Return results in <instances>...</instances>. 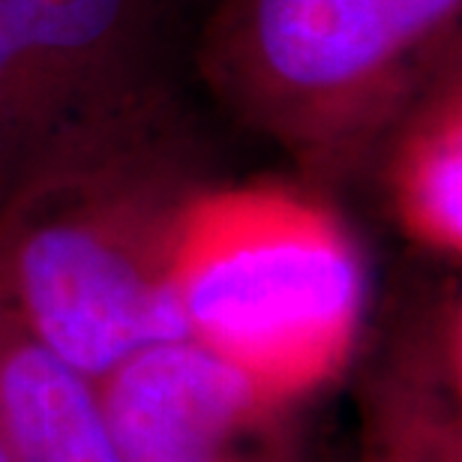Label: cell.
Masks as SVG:
<instances>
[{"instance_id":"6da1fadb","label":"cell","mask_w":462,"mask_h":462,"mask_svg":"<svg viewBox=\"0 0 462 462\" xmlns=\"http://www.w3.org/2000/svg\"><path fill=\"white\" fill-rule=\"evenodd\" d=\"M210 180L187 117L151 79L90 108L0 196V298L94 378L180 337L171 258Z\"/></svg>"},{"instance_id":"7a4b0ae2","label":"cell","mask_w":462,"mask_h":462,"mask_svg":"<svg viewBox=\"0 0 462 462\" xmlns=\"http://www.w3.org/2000/svg\"><path fill=\"white\" fill-rule=\"evenodd\" d=\"M180 337L258 393L307 409L348 373L366 321V262L321 187L217 183L192 199L171 258Z\"/></svg>"},{"instance_id":"3957f363","label":"cell","mask_w":462,"mask_h":462,"mask_svg":"<svg viewBox=\"0 0 462 462\" xmlns=\"http://www.w3.org/2000/svg\"><path fill=\"white\" fill-rule=\"evenodd\" d=\"M462 0H226L205 76L226 106L325 187L373 162L457 63Z\"/></svg>"},{"instance_id":"277c9868","label":"cell","mask_w":462,"mask_h":462,"mask_svg":"<svg viewBox=\"0 0 462 462\" xmlns=\"http://www.w3.org/2000/svg\"><path fill=\"white\" fill-rule=\"evenodd\" d=\"M117 462H307L303 411L258 393L187 337L97 378Z\"/></svg>"},{"instance_id":"5b68a950","label":"cell","mask_w":462,"mask_h":462,"mask_svg":"<svg viewBox=\"0 0 462 462\" xmlns=\"http://www.w3.org/2000/svg\"><path fill=\"white\" fill-rule=\"evenodd\" d=\"M138 0H0V174L147 81Z\"/></svg>"},{"instance_id":"8992f818","label":"cell","mask_w":462,"mask_h":462,"mask_svg":"<svg viewBox=\"0 0 462 462\" xmlns=\"http://www.w3.org/2000/svg\"><path fill=\"white\" fill-rule=\"evenodd\" d=\"M355 462H462V312L448 289L400 330L360 396Z\"/></svg>"},{"instance_id":"52a82bcc","label":"cell","mask_w":462,"mask_h":462,"mask_svg":"<svg viewBox=\"0 0 462 462\" xmlns=\"http://www.w3.org/2000/svg\"><path fill=\"white\" fill-rule=\"evenodd\" d=\"M0 450L6 462H117L97 378L0 298Z\"/></svg>"},{"instance_id":"ba28073f","label":"cell","mask_w":462,"mask_h":462,"mask_svg":"<svg viewBox=\"0 0 462 462\" xmlns=\"http://www.w3.org/2000/svg\"><path fill=\"white\" fill-rule=\"evenodd\" d=\"M384 183L402 235L445 262L462 255L459 67L439 76L384 138Z\"/></svg>"},{"instance_id":"9c48e42d","label":"cell","mask_w":462,"mask_h":462,"mask_svg":"<svg viewBox=\"0 0 462 462\" xmlns=\"http://www.w3.org/2000/svg\"><path fill=\"white\" fill-rule=\"evenodd\" d=\"M4 189H6V178L0 174V196H4Z\"/></svg>"},{"instance_id":"30bf717a","label":"cell","mask_w":462,"mask_h":462,"mask_svg":"<svg viewBox=\"0 0 462 462\" xmlns=\"http://www.w3.org/2000/svg\"><path fill=\"white\" fill-rule=\"evenodd\" d=\"M0 462H6V457H4V450H0Z\"/></svg>"}]
</instances>
